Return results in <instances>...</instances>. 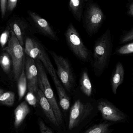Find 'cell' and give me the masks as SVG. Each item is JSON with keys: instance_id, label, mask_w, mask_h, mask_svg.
Listing matches in <instances>:
<instances>
[{"instance_id": "6da1fadb", "label": "cell", "mask_w": 133, "mask_h": 133, "mask_svg": "<svg viewBox=\"0 0 133 133\" xmlns=\"http://www.w3.org/2000/svg\"><path fill=\"white\" fill-rule=\"evenodd\" d=\"M113 43L110 29L96 40L93 47L92 67L96 76H100L108 67L112 53Z\"/></svg>"}, {"instance_id": "7a4b0ae2", "label": "cell", "mask_w": 133, "mask_h": 133, "mask_svg": "<svg viewBox=\"0 0 133 133\" xmlns=\"http://www.w3.org/2000/svg\"><path fill=\"white\" fill-rule=\"evenodd\" d=\"M25 53L34 60L40 61L51 77L55 84L61 83L43 45L36 39L28 37L25 41Z\"/></svg>"}, {"instance_id": "3957f363", "label": "cell", "mask_w": 133, "mask_h": 133, "mask_svg": "<svg viewBox=\"0 0 133 133\" xmlns=\"http://www.w3.org/2000/svg\"><path fill=\"white\" fill-rule=\"evenodd\" d=\"M83 27L88 35L93 36L98 32L105 20V15L100 6L93 1L86 3L83 18Z\"/></svg>"}, {"instance_id": "277c9868", "label": "cell", "mask_w": 133, "mask_h": 133, "mask_svg": "<svg viewBox=\"0 0 133 133\" xmlns=\"http://www.w3.org/2000/svg\"><path fill=\"white\" fill-rule=\"evenodd\" d=\"M65 36L69 48L77 58L84 62L90 61V52L84 45L79 33L72 22L68 25Z\"/></svg>"}, {"instance_id": "5b68a950", "label": "cell", "mask_w": 133, "mask_h": 133, "mask_svg": "<svg viewBox=\"0 0 133 133\" xmlns=\"http://www.w3.org/2000/svg\"><path fill=\"white\" fill-rule=\"evenodd\" d=\"M36 63L38 72V88L43 92L52 106L57 121L60 126L63 123L62 115L48 78L45 68L39 60H36Z\"/></svg>"}, {"instance_id": "8992f818", "label": "cell", "mask_w": 133, "mask_h": 133, "mask_svg": "<svg viewBox=\"0 0 133 133\" xmlns=\"http://www.w3.org/2000/svg\"><path fill=\"white\" fill-rule=\"evenodd\" d=\"M48 51L53 58L57 68V75L68 92L71 91L74 87L75 77L72 66L67 58L57 54L55 52Z\"/></svg>"}, {"instance_id": "52a82bcc", "label": "cell", "mask_w": 133, "mask_h": 133, "mask_svg": "<svg viewBox=\"0 0 133 133\" xmlns=\"http://www.w3.org/2000/svg\"><path fill=\"white\" fill-rule=\"evenodd\" d=\"M11 33V38L4 50L11 58L14 77L16 81H18L22 73L23 64L25 62V52L12 30Z\"/></svg>"}, {"instance_id": "ba28073f", "label": "cell", "mask_w": 133, "mask_h": 133, "mask_svg": "<svg viewBox=\"0 0 133 133\" xmlns=\"http://www.w3.org/2000/svg\"><path fill=\"white\" fill-rule=\"evenodd\" d=\"M93 109L90 104L84 103L80 100L76 101L70 112L69 129L72 130L77 127L90 115Z\"/></svg>"}, {"instance_id": "9c48e42d", "label": "cell", "mask_w": 133, "mask_h": 133, "mask_svg": "<svg viewBox=\"0 0 133 133\" xmlns=\"http://www.w3.org/2000/svg\"><path fill=\"white\" fill-rule=\"evenodd\" d=\"M28 13L39 33L54 41L59 40L58 36L48 21L34 12L29 11Z\"/></svg>"}, {"instance_id": "30bf717a", "label": "cell", "mask_w": 133, "mask_h": 133, "mask_svg": "<svg viewBox=\"0 0 133 133\" xmlns=\"http://www.w3.org/2000/svg\"><path fill=\"white\" fill-rule=\"evenodd\" d=\"M25 70L29 92L36 95L38 89V72L35 60L27 55Z\"/></svg>"}, {"instance_id": "8fae6325", "label": "cell", "mask_w": 133, "mask_h": 133, "mask_svg": "<svg viewBox=\"0 0 133 133\" xmlns=\"http://www.w3.org/2000/svg\"><path fill=\"white\" fill-rule=\"evenodd\" d=\"M98 110L104 119L112 122L122 121L125 118L123 113L108 102L101 101L98 105Z\"/></svg>"}, {"instance_id": "7c38bea8", "label": "cell", "mask_w": 133, "mask_h": 133, "mask_svg": "<svg viewBox=\"0 0 133 133\" xmlns=\"http://www.w3.org/2000/svg\"><path fill=\"white\" fill-rule=\"evenodd\" d=\"M37 102L49 121L56 127L60 126L57 121L52 106L45 97L43 93L38 88L36 95Z\"/></svg>"}, {"instance_id": "4fadbf2b", "label": "cell", "mask_w": 133, "mask_h": 133, "mask_svg": "<svg viewBox=\"0 0 133 133\" xmlns=\"http://www.w3.org/2000/svg\"><path fill=\"white\" fill-rule=\"evenodd\" d=\"M87 0H70L68 3V8L75 19L78 22L83 18L84 11Z\"/></svg>"}, {"instance_id": "5bb4252c", "label": "cell", "mask_w": 133, "mask_h": 133, "mask_svg": "<svg viewBox=\"0 0 133 133\" xmlns=\"http://www.w3.org/2000/svg\"><path fill=\"white\" fill-rule=\"evenodd\" d=\"M125 76V70L122 64L118 62L112 76L111 84L113 93L116 94L118 87L123 82Z\"/></svg>"}, {"instance_id": "9a60e30c", "label": "cell", "mask_w": 133, "mask_h": 133, "mask_svg": "<svg viewBox=\"0 0 133 133\" xmlns=\"http://www.w3.org/2000/svg\"><path fill=\"white\" fill-rule=\"evenodd\" d=\"M30 112V109L25 102H22L15 110L14 126L15 128L18 127Z\"/></svg>"}, {"instance_id": "2e32d148", "label": "cell", "mask_w": 133, "mask_h": 133, "mask_svg": "<svg viewBox=\"0 0 133 133\" xmlns=\"http://www.w3.org/2000/svg\"><path fill=\"white\" fill-rule=\"evenodd\" d=\"M80 88L81 91L86 96L90 97L92 94V86L87 69H84L81 76Z\"/></svg>"}, {"instance_id": "e0dca14e", "label": "cell", "mask_w": 133, "mask_h": 133, "mask_svg": "<svg viewBox=\"0 0 133 133\" xmlns=\"http://www.w3.org/2000/svg\"><path fill=\"white\" fill-rule=\"evenodd\" d=\"M55 86L58 94L60 105L63 110L67 111L70 105V102L65 90L61 83L55 84Z\"/></svg>"}, {"instance_id": "ac0fdd59", "label": "cell", "mask_w": 133, "mask_h": 133, "mask_svg": "<svg viewBox=\"0 0 133 133\" xmlns=\"http://www.w3.org/2000/svg\"><path fill=\"white\" fill-rule=\"evenodd\" d=\"M25 62L23 66L22 73L18 80V93L19 100H20L25 95L27 88V80L25 72Z\"/></svg>"}, {"instance_id": "d6986e66", "label": "cell", "mask_w": 133, "mask_h": 133, "mask_svg": "<svg viewBox=\"0 0 133 133\" xmlns=\"http://www.w3.org/2000/svg\"><path fill=\"white\" fill-rule=\"evenodd\" d=\"M0 65L3 71L8 74L11 69V61L8 53H3L0 56Z\"/></svg>"}, {"instance_id": "ffe728a7", "label": "cell", "mask_w": 133, "mask_h": 133, "mask_svg": "<svg viewBox=\"0 0 133 133\" xmlns=\"http://www.w3.org/2000/svg\"><path fill=\"white\" fill-rule=\"evenodd\" d=\"M15 94L13 92H5L0 96V102L7 106H12L15 102Z\"/></svg>"}, {"instance_id": "44dd1931", "label": "cell", "mask_w": 133, "mask_h": 133, "mask_svg": "<svg viewBox=\"0 0 133 133\" xmlns=\"http://www.w3.org/2000/svg\"><path fill=\"white\" fill-rule=\"evenodd\" d=\"M109 125L102 123L90 128L84 133H109Z\"/></svg>"}, {"instance_id": "7402d4cb", "label": "cell", "mask_w": 133, "mask_h": 133, "mask_svg": "<svg viewBox=\"0 0 133 133\" xmlns=\"http://www.w3.org/2000/svg\"><path fill=\"white\" fill-rule=\"evenodd\" d=\"M12 31L15 34L16 38L22 46L24 44V38L23 36V31L20 26L16 23H14L11 25Z\"/></svg>"}, {"instance_id": "603a6c76", "label": "cell", "mask_w": 133, "mask_h": 133, "mask_svg": "<svg viewBox=\"0 0 133 133\" xmlns=\"http://www.w3.org/2000/svg\"><path fill=\"white\" fill-rule=\"evenodd\" d=\"M116 53L119 55H127L133 53V42L125 45L117 49Z\"/></svg>"}, {"instance_id": "cb8c5ba5", "label": "cell", "mask_w": 133, "mask_h": 133, "mask_svg": "<svg viewBox=\"0 0 133 133\" xmlns=\"http://www.w3.org/2000/svg\"><path fill=\"white\" fill-rule=\"evenodd\" d=\"M133 40V28L124 32L120 38V43H127Z\"/></svg>"}, {"instance_id": "d4e9b609", "label": "cell", "mask_w": 133, "mask_h": 133, "mask_svg": "<svg viewBox=\"0 0 133 133\" xmlns=\"http://www.w3.org/2000/svg\"><path fill=\"white\" fill-rule=\"evenodd\" d=\"M38 124L40 133H54L51 129L41 119L39 120Z\"/></svg>"}, {"instance_id": "484cf974", "label": "cell", "mask_w": 133, "mask_h": 133, "mask_svg": "<svg viewBox=\"0 0 133 133\" xmlns=\"http://www.w3.org/2000/svg\"><path fill=\"white\" fill-rule=\"evenodd\" d=\"M9 34V31L8 30L6 29L2 33L0 36V44L2 47H4L7 43Z\"/></svg>"}, {"instance_id": "4316f807", "label": "cell", "mask_w": 133, "mask_h": 133, "mask_svg": "<svg viewBox=\"0 0 133 133\" xmlns=\"http://www.w3.org/2000/svg\"><path fill=\"white\" fill-rule=\"evenodd\" d=\"M26 101L32 106L35 107L37 102L36 97L35 95L32 93L29 92L25 97Z\"/></svg>"}, {"instance_id": "83f0119b", "label": "cell", "mask_w": 133, "mask_h": 133, "mask_svg": "<svg viewBox=\"0 0 133 133\" xmlns=\"http://www.w3.org/2000/svg\"><path fill=\"white\" fill-rule=\"evenodd\" d=\"M7 4H8V1L7 0H1L0 1L2 18V19L4 18L5 15L6 9H7Z\"/></svg>"}, {"instance_id": "f1b7e54d", "label": "cell", "mask_w": 133, "mask_h": 133, "mask_svg": "<svg viewBox=\"0 0 133 133\" xmlns=\"http://www.w3.org/2000/svg\"><path fill=\"white\" fill-rule=\"evenodd\" d=\"M18 1L17 0H8V1L7 8L9 11H12L16 7Z\"/></svg>"}, {"instance_id": "f546056e", "label": "cell", "mask_w": 133, "mask_h": 133, "mask_svg": "<svg viewBox=\"0 0 133 133\" xmlns=\"http://www.w3.org/2000/svg\"><path fill=\"white\" fill-rule=\"evenodd\" d=\"M127 13L129 15L133 16V2L129 4Z\"/></svg>"}, {"instance_id": "4dcf8cb0", "label": "cell", "mask_w": 133, "mask_h": 133, "mask_svg": "<svg viewBox=\"0 0 133 133\" xmlns=\"http://www.w3.org/2000/svg\"><path fill=\"white\" fill-rule=\"evenodd\" d=\"M3 92H4V90L2 89H0V96L3 93Z\"/></svg>"}]
</instances>
